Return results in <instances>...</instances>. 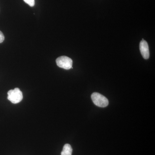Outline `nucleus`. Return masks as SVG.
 <instances>
[{
	"instance_id": "f257e3e1",
	"label": "nucleus",
	"mask_w": 155,
	"mask_h": 155,
	"mask_svg": "<svg viewBox=\"0 0 155 155\" xmlns=\"http://www.w3.org/2000/svg\"><path fill=\"white\" fill-rule=\"evenodd\" d=\"M91 97L94 104L97 107H105L109 104V101L107 99L98 93H94L91 95Z\"/></svg>"
},
{
	"instance_id": "f03ea898",
	"label": "nucleus",
	"mask_w": 155,
	"mask_h": 155,
	"mask_svg": "<svg viewBox=\"0 0 155 155\" xmlns=\"http://www.w3.org/2000/svg\"><path fill=\"white\" fill-rule=\"evenodd\" d=\"M8 99L13 104H17L21 102L23 98L22 91L19 88L11 90L8 93Z\"/></svg>"
},
{
	"instance_id": "7ed1b4c3",
	"label": "nucleus",
	"mask_w": 155,
	"mask_h": 155,
	"mask_svg": "<svg viewBox=\"0 0 155 155\" xmlns=\"http://www.w3.org/2000/svg\"><path fill=\"white\" fill-rule=\"evenodd\" d=\"M56 63L58 67L63 69L68 70L72 68V60L67 56L59 57L56 60Z\"/></svg>"
},
{
	"instance_id": "20e7f679",
	"label": "nucleus",
	"mask_w": 155,
	"mask_h": 155,
	"mask_svg": "<svg viewBox=\"0 0 155 155\" xmlns=\"http://www.w3.org/2000/svg\"><path fill=\"white\" fill-rule=\"evenodd\" d=\"M140 50L142 57L147 60L150 57L149 48L147 42L143 39L140 44Z\"/></svg>"
},
{
	"instance_id": "39448f33",
	"label": "nucleus",
	"mask_w": 155,
	"mask_h": 155,
	"mask_svg": "<svg viewBox=\"0 0 155 155\" xmlns=\"http://www.w3.org/2000/svg\"><path fill=\"white\" fill-rule=\"evenodd\" d=\"M72 149L70 144H66L63 147L61 155H72Z\"/></svg>"
},
{
	"instance_id": "423d86ee",
	"label": "nucleus",
	"mask_w": 155,
	"mask_h": 155,
	"mask_svg": "<svg viewBox=\"0 0 155 155\" xmlns=\"http://www.w3.org/2000/svg\"><path fill=\"white\" fill-rule=\"evenodd\" d=\"M23 1L26 4L29 5L30 7H33L35 5V0H23Z\"/></svg>"
},
{
	"instance_id": "0eeeda50",
	"label": "nucleus",
	"mask_w": 155,
	"mask_h": 155,
	"mask_svg": "<svg viewBox=\"0 0 155 155\" xmlns=\"http://www.w3.org/2000/svg\"><path fill=\"white\" fill-rule=\"evenodd\" d=\"M5 40V36L2 31H0V43H2Z\"/></svg>"
}]
</instances>
